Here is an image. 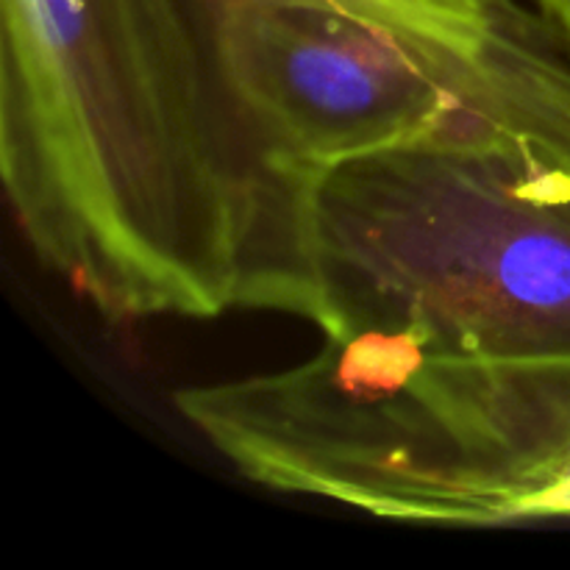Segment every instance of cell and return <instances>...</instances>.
<instances>
[{
    "label": "cell",
    "instance_id": "obj_6",
    "mask_svg": "<svg viewBox=\"0 0 570 570\" xmlns=\"http://www.w3.org/2000/svg\"><path fill=\"white\" fill-rule=\"evenodd\" d=\"M546 26L557 33L570 56V0H538Z\"/></svg>",
    "mask_w": 570,
    "mask_h": 570
},
{
    "label": "cell",
    "instance_id": "obj_4",
    "mask_svg": "<svg viewBox=\"0 0 570 570\" xmlns=\"http://www.w3.org/2000/svg\"><path fill=\"white\" fill-rule=\"evenodd\" d=\"M228 76L273 159H340L426 126L482 50L315 3H243L220 17Z\"/></svg>",
    "mask_w": 570,
    "mask_h": 570
},
{
    "label": "cell",
    "instance_id": "obj_7",
    "mask_svg": "<svg viewBox=\"0 0 570 570\" xmlns=\"http://www.w3.org/2000/svg\"><path fill=\"white\" fill-rule=\"evenodd\" d=\"M540 518H570V473L540 501L534 521H540Z\"/></svg>",
    "mask_w": 570,
    "mask_h": 570
},
{
    "label": "cell",
    "instance_id": "obj_8",
    "mask_svg": "<svg viewBox=\"0 0 570 570\" xmlns=\"http://www.w3.org/2000/svg\"><path fill=\"white\" fill-rule=\"evenodd\" d=\"M454 3L471 6V9L484 11V14H493V17H504L518 9L515 0H454Z\"/></svg>",
    "mask_w": 570,
    "mask_h": 570
},
{
    "label": "cell",
    "instance_id": "obj_1",
    "mask_svg": "<svg viewBox=\"0 0 570 570\" xmlns=\"http://www.w3.org/2000/svg\"><path fill=\"white\" fill-rule=\"evenodd\" d=\"M0 167L33 254L106 321L304 317L295 178L200 0H3Z\"/></svg>",
    "mask_w": 570,
    "mask_h": 570
},
{
    "label": "cell",
    "instance_id": "obj_2",
    "mask_svg": "<svg viewBox=\"0 0 570 570\" xmlns=\"http://www.w3.org/2000/svg\"><path fill=\"white\" fill-rule=\"evenodd\" d=\"M293 173L304 317L326 340L570 356V56L546 20H501L417 131Z\"/></svg>",
    "mask_w": 570,
    "mask_h": 570
},
{
    "label": "cell",
    "instance_id": "obj_5",
    "mask_svg": "<svg viewBox=\"0 0 570 570\" xmlns=\"http://www.w3.org/2000/svg\"><path fill=\"white\" fill-rule=\"evenodd\" d=\"M217 14L243 3H315L328 9L345 11V14L365 17V20L384 22L399 31L417 33L426 39H440L465 50H482L488 39L504 17L484 14L471 6L454 3V0H200Z\"/></svg>",
    "mask_w": 570,
    "mask_h": 570
},
{
    "label": "cell",
    "instance_id": "obj_3",
    "mask_svg": "<svg viewBox=\"0 0 570 570\" xmlns=\"http://www.w3.org/2000/svg\"><path fill=\"white\" fill-rule=\"evenodd\" d=\"M176 406L250 482L390 521H534L570 473V356L429 354L356 334L287 371L181 387Z\"/></svg>",
    "mask_w": 570,
    "mask_h": 570
}]
</instances>
